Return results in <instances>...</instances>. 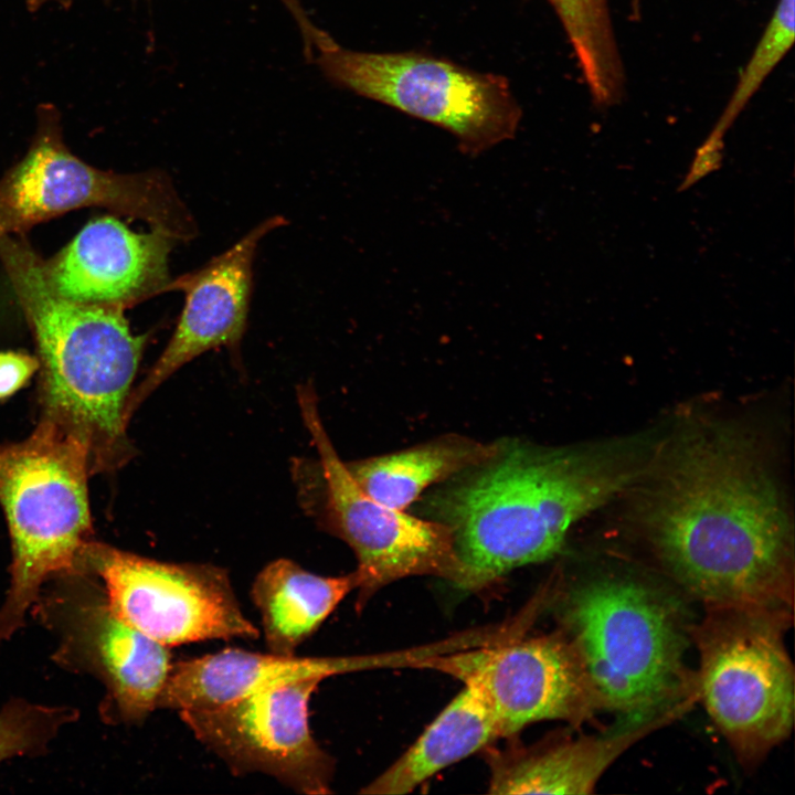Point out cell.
<instances>
[{
  "instance_id": "6da1fadb",
  "label": "cell",
  "mask_w": 795,
  "mask_h": 795,
  "mask_svg": "<svg viewBox=\"0 0 795 795\" xmlns=\"http://www.w3.org/2000/svg\"><path fill=\"white\" fill-rule=\"evenodd\" d=\"M659 562L704 605L793 608L794 533L786 498L757 444L733 426L661 439L632 488Z\"/></svg>"
},
{
  "instance_id": "7a4b0ae2",
  "label": "cell",
  "mask_w": 795,
  "mask_h": 795,
  "mask_svg": "<svg viewBox=\"0 0 795 795\" xmlns=\"http://www.w3.org/2000/svg\"><path fill=\"white\" fill-rule=\"evenodd\" d=\"M660 438L655 433L568 446L494 442L481 462L421 497V517L452 532L460 592L545 561L582 518L632 490Z\"/></svg>"
},
{
  "instance_id": "3957f363",
  "label": "cell",
  "mask_w": 795,
  "mask_h": 795,
  "mask_svg": "<svg viewBox=\"0 0 795 795\" xmlns=\"http://www.w3.org/2000/svg\"><path fill=\"white\" fill-rule=\"evenodd\" d=\"M0 261L36 344L39 421L85 448L91 475L124 467L135 455L128 403L149 336L135 335L121 309L55 295L23 235L0 236Z\"/></svg>"
},
{
  "instance_id": "277c9868",
  "label": "cell",
  "mask_w": 795,
  "mask_h": 795,
  "mask_svg": "<svg viewBox=\"0 0 795 795\" xmlns=\"http://www.w3.org/2000/svg\"><path fill=\"white\" fill-rule=\"evenodd\" d=\"M562 619L601 709L645 719L696 698L683 661L689 627L660 590L597 576L569 591Z\"/></svg>"
},
{
  "instance_id": "5b68a950",
  "label": "cell",
  "mask_w": 795,
  "mask_h": 795,
  "mask_svg": "<svg viewBox=\"0 0 795 795\" xmlns=\"http://www.w3.org/2000/svg\"><path fill=\"white\" fill-rule=\"evenodd\" d=\"M85 448L38 422L29 437L0 443V507L11 540L10 581L0 606V642L25 625L51 577L76 571L93 540Z\"/></svg>"
},
{
  "instance_id": "8992f818",
  "label": "cell",
  "mask_w": 795,
  "mask_h": 795,
  "mask_svg": "<svg viewBox=\"0 0 795 795\" xmlns=\"http://www.w3.org/2000/svg\"><path fill=\"white\" fill-rule=\"evenodd\" d=\"M689 627L699 653L696 698L738 760L760 763L792 732L794 667L785 646L793 608L704 605Z\"/></svg>"
},
{
  "instance_id": "52a82bcc",
  "label": "cell",
  "mask_w": 795,
  "mask_h": 795,
  "mask_svg": "<svg viewBox=\"0 0 795 795\" xmlns=\"http://www.w3.org/2000/svg\"><path fill=\"white\" fill-rule=\"evenodd\" d=\"M305 55L335 85L449 131L477 156L511 139L521 109L507 81L416 52L375 53L343 47L317 26L298 0H284Z\"/></svg>"
},
{
  "instance_id": "ba28073f",
  "label": "cell",
  "mask_w": 795,
  "mask_h": 795,
  "mask_svg": "<svg viewBox=\"0 0 795 795\" xmlns=\"http://www.w3.org/2000/svg\"><path fill=\"white\" fill-rule=\"evenodd\" d=\"M35 121L25 155L0 179V236L24 235L63 213L99 206L142 220L178 242L194 239V219L165 172L117 173L86 163L66 146L53 104L39 105Z\"/></svg>"
},
{
  "instance_id": "9c48e42d",
  "label": "cell",
  "mask_w": 795,
  "mask_h": 795,
  "mask_svg": "<svg viewBox=\"0 0 795 795\" xmlns=\"http://www.w3.org/2000/svg\"><path fill=\"white\" fill-rule=\"evenodd\" d=\"M30 613L54 636L59 667L102 683L103 722L140 724L157 709L173 664L169 647L121 618L96 576L73 571L51 577Z\"/></svg>"
},
{
  "instance_id": "30bf717a",
  "label": "cell",
  "mask_w": 795,
  "mask_h": 795,
  "mask_svg": "<svg viewBox=\"0 0 795 795\" xmlns=\"http://www.w3.org/2000/svg\"><path fill=\"white\" fill-rule=\"evenodd\" d=\"M301 418L318 454V520L353 551L357 608L380 589L403 577L435 575L451 581L456 554L443 523L391 508L354 480L326 432L310 383L297 389Z\"/></svg>"
},
{
  "instance_id": "8fae6325",
  "label": "cell",
  "mask_w": 795,
  "mask_h": 795,
  "mask_svg": "<svg viewBox=\"0 0 795 795\" xmlns=\"http://www.w3.org/2000/svg\"><path fill=\"white\" fill-rule=\"evenodd\" d=\"M76 571L96 576L117 614L165 646L259 636L221 566L159 561L93 539Z\"/></svg>"
},
{
  "instance_id": "7c38bea8",
  "label": "cell",
  "mask_w": 795,
  "mask_h": 795,
  "mask_svg": "<svg viewBox=\"0 0 795 795\" xmlns=\"http://www.w3.org/2000/svg\"><path fill=\"white\" fill-rule=\"evenodd\" d=\"M321 681L307 678L222 706L178 712L233 774L263 773L297 793L328 794L333 760L309 724V702Z\"/></svg>"
},
{
  "instance_id": "4fadbf2b",
  "label": "cell",
  "mask_w": 795,
  "mask_h": 795,
  "mask_svg": "<svg viewBox=\"0 0 795 795\" xmlns=\"http://www.w3.org/2000/svg\"><path fill=\"white\" fill-rule=\"evenodd\" d=\"M417 665L475 687L492 711L501 736L541 720L580 724L601 709L565 636H542L427 656Z\"/></svg>"
},
{
  "instance_id": "5bb4252c",
  "label": "cell",
  "mask_w": 795,
  "mask_h": 795,
  "mask_svg": "<svg viewBox=\"0 0 795 795\" xmlns=\"http://www.w3.org/2000/svg\"><path fill=\"white\" fill-rule=\"evenodd\" d=\"M286 223L284 216L273 215L202 267L172 278L168 292H182L184 306L166 348L132 390L130 418L159 385L191 360L222 347L237 353L247 325L257 246Z\"/></svg>"
},
{
  "instance_id": "9a60e30c",
  "label": "cell",
  "mask_w": 795,
  "mask_h": 795,
  "mask_svg": "<svg viewBox=\"0 0 795 795\" xmlns=\"http://www.w3.org/2000/svg\"><path fill=\"white\" fill-rule=\"evenodd\" d=\"M178 241L151 229L136 233L114 216L88 222L60 252L41 261L47 287L87 305L126 310L168 293Z\"/></svg>"
},
{
  "instance_id": "2e32d148",
  "label": "cell",
  "mask_w": 795,
  "mask_h": 795,
  "mask_svg": "<svg viewBox=\"0 0 795 795\" xmlns=\"http://www.w3.org/2000/svg\"><path fill=\"white\" fill-rule=\"evenodd\" d=\"M375 662L364 657H298L226 648L173 662L157 709L213 708L275 686L307 678L324 680Z\"/></svg>"
},
{
  "instance_id": "e0dca14e",
  "label": "cell",
  "mask_w": 795,
  "mask_h": 795,
  "mask_svg": "<svg viewBox=\"0 0 795 795\" xmlns=\"http://www.w3.org/2000/svg\"><path fill=\"white\" fill-rule=\"evenodd\" d=\"M668 722L664 716L627 720L600 736L581 738L494 756L492 794H590L610 765L638 740Z\"/></svg>"
},
{
  "instance_id": "ac0fdd59",
  "label": "cell",
  "mask_w": 795,
  "mask_h": 795,
  "mask_svg": "<svg viewBox=\"0 0 795 795\" xmlns=\"http://www.w3.org/2000/svg\"><path fill=\"white\" fill-rule=\"evenodd\" d=\"M356 587L353 572L322 576L285 558L266 564L252 584L251 597L259 612L268 650L284 656L295 655L297 648Z\"/></svg>"
},
{
  "instance_id": "d6986e66",
  "label": "cell",
  "mask_w": 795,
  "mask_h": 795,
  "mask_svg": "<svg viewBox=\"0 0 795 795\" xmlns=\"http://www.w3.org/2000/svg\"><path fill=\"white\" fill-rule=\"evenodd\" d=\"M500 736L496 718L481 693L464 685L417 740L361 793H409Z\"/></svg>"
},
{
  "instance_id": "ffe728a7",
  "label": "cell",
  "mask_w": 795,
  "mask_h": 795,
  "mask_svg": "<svg viewBox=\"0 0 795 795\" xmlns=\"http://www.w3.org/2000/svg\"><path fill=\"white\" fill-rule=\"evenodd\" d=\"M492 443L448 434L384 455L350 463L347 467L358 485L373 499L398 510H407L433 485L485 459Z\"/></svg>"
},
{
  "instance_id": "44dd1931",
  "label": "cell",
  "mask_w": 795,
  "mask_h": 795,
  "mask_svg": "<svg viewBox=\"0 0 795 795\" xmlns=\"http://www.w3.org/2000/svg\"><path fill=\"white\" fill-rule=\"evenodd\" d=\"M795 36V0H778L711 134L724 138L749 102L787 54Z\"/></svg>"
},
{
  "instance_id": "7402d4cb",
  "label": "cell",
  "mask_w": 795,
  "mask_h": 795,
  "mask_svg": "<svg viewBox=\"0 0 795 795\" xmlns=\"http://www.w3.org/2000/svg\"><path fill=\"white\" fill-rule=\"evenodd\" d=\"M80 718L70 706H46L11 698L0 709V762L43 755L62 728Z\"/></svg>"
},
{
  "instance_id": "603a6c76",
  "label": "cell",
  "mask_w": 795,
  "mask_h": 795,
  "mask_svg": "<svg viewBox=\"0 0 795 795\" xmlns=\"http://www.w3.org/2000/svg\"><path fill=\"white\" fill-rule=\"evenodd\" d=\"M39 368L36 356L13 350L0 351V401L25 386Z\"/></svg>"
},
{
  "instance_id": "cb8c5ba5",
  "label": "cell",
  "mask_w": 795,
  "mask_h": 795,
  "mask_svg": "<svg viewBox=\"0 0 795 795\" xmlns=\"http://www.w3.org/2000/svg\"><path fill=\"white\" fill-rule=\"evenodd\" d=\"M724 138L709 134L704 142L697 149L689 172L679 186V191L692 187L707 174L719 169L722 165Z\"/></svg>"
},
{
  "instance_id": "d4e9b609",
  "label": "cell",
  "mask_w": 795,
  "mask_h": 795,
  "mask_svg": "<svg viewBox=\"0 0 795 795\" xmlns=\"http://www.w3.org/2000/svg\"><path fill=\"white\" fill-rule=\"evenodd\" d=\"M71 2H72V0H28L26 6H28L29 10L38 11L42 7L50 6V4L68 8L71 6Z\"/></svg>"
},
{
  "instance_id": "484cf974",
  "label": "cell",
  "mask_w": 795,
  "mask_h": 795,
  "mask_svg": "<svg viewBox=\"0 0 795 795\" xmlns=\"http://www.w3.org/2000/svg\"><path fill=\"white\" fill-rule=\"evenodd\" d=\"M548 3L555 7H574L586 3L591 0H545Z\"/></svg>"
},
{
  "instance_id": "4316f807",
  "label": "cell",
  "mask_w": 795,
  "mask_h": 795,
  "mask_svg": "<svg viewBox=\"0 0 795 795\" xmlns=\"http://www.w3.org/2000/svg\"><path fill=\"white\" fill-rule=\"evenodd\" d=\"M639 1L640 0H630L632 10L634 12V15L636 17L639 10Z\"/></svg>"
}]
</instances>
